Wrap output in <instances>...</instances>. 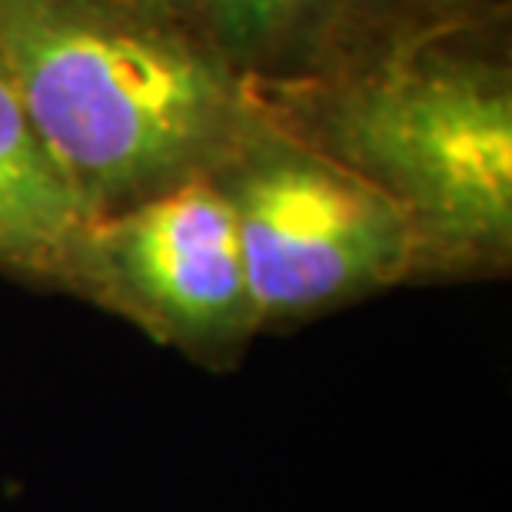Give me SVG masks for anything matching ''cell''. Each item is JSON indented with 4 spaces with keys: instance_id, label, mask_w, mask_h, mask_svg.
Returning a JSON list of instances; mask_svg holds the SVG:
<instances>
[{
    "instance_id": "8992f818",
    "label": "cell",
    "mask_w": 512,
    "mask_h": 512,
    "mask_svg": "<svg viewBox=\"0 0 512 512\" xmlns=\"http://www.w3.org/2000/svg\"><path fill=\"white\" fill-rule=\"evenodd\" d=\"M90 213L57 167L0 60V273L64 290Z\"/></svg>"
},
{
    "instance_id": "5b68a950",
    "label": "cell",
    "mask_w": 512,
    "mask_h": 512,
    "mask_svg": "<svg viewBox=\"0 0 512 512\" xmlns=\"http://www.w3.org/2000/svg\"><path fill=\"white\" fill-rule=\"evenodd\" d=\"M256 94L366 74L503 0H160Z\"/></svg>"
},
{
    "instance_id": "277c9868",
    "label": "cell",
    "mask_w": 512,
    "mask_h": 512,
    "mask_svg": "<svg viewBox=\"0 0 512 512\" xmlns=\"http://www.w3.org/2000/svg\"><path fill=\"white\" fill-rule=\"evenodd\" d=\"M64 290L210 363L233 360L263 330L237 223L213 180L94 217L70 253Z\"/></svg>"
},
{
    "instance_id": "3957f363",
    "label": "cell",
    "mask_w": 512,
    "mask_h": 512,
    "mask_svg": "<svg viewBox=\"0 0 512 512\" xmlns=\"http://www.w3.org/2000/svg\"><path fill=\"white\" fill-rule=\"evenodd\" d=\"M210 180L237 223L260 326L416 283L403 210L270 117Z\"/></svg>"
},
{
    "instance_id": "7a4b0ae2",
    "label": "cell",
    "mask_w": 512,
    "mask_h": 512,
    "mask_svg": "<svg viewBox=\"0 0 512 512\" xmlns=\"http://www.w3.org/2000/svg\"><path fill=\"white\" fill-rule=\"evenodd\" d=\"M266 117L393 200L416 280L499 276L512 263L509 4L336 84L256 94Z\"/></svg>"
},
{
    "instance_id": "6da1fadb",
    "label": "cell",
    "mask_w": 512,
    "mask_h": 512,
    "mask_svg": "<svg viewBox=\"0 0 512 512\" xmlns=\"http://www.w3.org/2000/svg\"><path fill=\"white\" fill-rule=\"evenodd\" d=\"M0 60L90 220L210 180L266 120L160 0H0Z\"/></svg>"
}]
</instances>
